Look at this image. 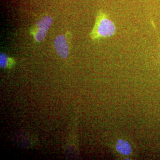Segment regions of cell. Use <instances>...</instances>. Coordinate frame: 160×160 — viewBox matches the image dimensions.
Masks as SVG:
<instances>
[{
  "label": "cell",
  "mask_w": 160,
  "mask_h": 160,
  "mask_svg": "<svg viewBox=\"0 0 160 160\" xmlns=\"http://www.w3.org/2000/svg\"><path fill=\"white\" fill-rule=\"evenodd\" d=\"M116 32L115 24L108 14L100 10L97 12L95 25L90 34L91 38L95 40L100 38H109L113 36Z\"/></svg>",
  "instance_id": "1"
},
{
  "label": "cell",
  "mask_w": 160,
  "mask_h": 160,
  "mask_svg": "<svg viewBox=\"0 0 160 160\" xmlns=\"http://www.w3.org/2000/svg\"><path fill=\"white\" fill-rule=\"evenodd\" d=\"M52 22V17L46 16L38 21L34 26L32 28L30 33L33 36L34 40L37 42H41L44 40L51 26Z\"/></svg>",
  "instance_id": "2"
},
{
  "label": "cell",
  "mask_w": 160,
  "mask_h": 160,
  "mask_svg": "<svg viewBox=\"0 0 160 160\" xmlns=\"http://www.w3.org/2000/svg\"><path fill=\"white\" fill-rule=\"evenodd\" d=\"M54 46L58 55L63 59H67L69 55V48L66 37L59 34L54 40Z\"/></svg>",
  "instance_id": "3"
},
{
  "label": "cell",
  "mask_w": 160,
  "mask_h": 160,
  "mask_svg": "<svg viewBox=\"0 0 160 160\" xmlns=\"http://www.w3.org/2000/svg\"><path fill=\"white\" fill-rule=\"evenodd\" d=\"M117 152L123 156H129L132 154V147L131 143L126 140L120 139L115 145Z\"/></svg>",
  "instance_id": "4"
},
{
  "label": "cell",
  "mask_w": 160,
  "mask_h": 160,
  "mask_svg": "<svg viewBox=\"0 0 160 160\" xmlns=\"http://www.w3.org/2000/svg\"><path fill=\"white\" fill-rule=\"evenodd\" d=\"M14 63L12 59L8 57L6 54L1 53L0 55V67L2 68H5L10 65L11 66L12 63Z\"/></svg>",
  "instance_id": "5"
}]
</instances>
